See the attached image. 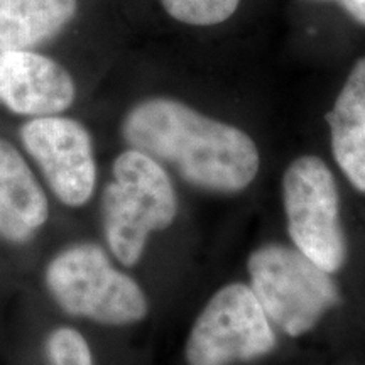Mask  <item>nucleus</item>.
Listing matches in <instances>:
<instances>
[{
  "mask_svg": "<svg viewBox=\"0 0 365 365\" xmlns=\"http://www.w3.org/2000/svg\"><path fill=\"white\" fill-rule=\"evenodd\" d=\"M250 287L274 328L289 339L308 335L340 303L331 274L301 250L266 244L247 259Z\"/></svg>",
  "mask_w": 365,
  "mask_h": 365,
  "instance_id": "4",
  "label": "nucleus"
},
{
  "mask_svg": "<svg viewBox=\"0 0 365 365\" xmlns=\"http://www.w3.org/2000/svg\"><path fill=\"white\" fill-rule=\"evenodd\" d=\"M43 287L70 322L100 330L139 327L150 313L145 289L102 242L76 240L58 249L43 269Z\"/></svg>",
  "mask_w": 365,
  "mask_h": 365,
  "instance_id": "2",
  "label": "nucleus"
},
{
  "mask_svg": "<svg viewBox=\"0 0 365 365\" xmlns=\"http://www.w3.org/2000/svg\"><path fill=\"white\" fill-rule=\"evenodd\" d=\"M171 19L195 27L218 26L230 19L240 0H159Z\"/></svg>",
  "mask_w": 365,
  "mask_h": 365,
  "instance_id": "13",
  "label": "nucleus"
},
{
  "mask_svg": "<svg viewBox=\"0 0 365 365\" xmlns=\"http://www.w3.org/2000/svg\"><path fill=\"white\" fill-rule=\"evenodd\" d=\"M7 365H134L107 336L65 322L44 327L38 335L9 346Z\"/></svg>",
  "mask_w": 365,
  "mask_h": 365,
  "instance_id": "10",
  "label": "nucleus"
},
{
  "mask_svg": "<svg viewBox=\"0 0 365 365\" xmlns=\"http://www.w3.org/2000/svg\"><path fill=\"white\" fill-rule=\"evenodd\" d=\"M51 222V195L19 145L0 135V242L26 247Z\"/></svg>",
  "mask_w": 365,
  "mask_h": 365,
  "instance_id": "9",
  "label": "nucleus"
},
{
  "mask_svg": "<svg viewBox=\"0 0 365 365\" xmlns=\"http://www.w3.org/2000/svg\"><path fill=\"white\" fill-rule=\"evenodd\" d=\"M98 198L102 244L129 271L143 261L150 237L168 230L180 212L170 170L134 148L113 158Z\"/></svg>",
  "mask_w": 365,
  "mask_h": 365,
  "instance_id": "3",
  "label": "nucleus"
},
{
  "mask_svg": "<svg viewBox=\"0 0 365 365\" xmlns=\"http://www.w3.org/2000/svg\"><path fill=\"white\" fill-rule=\"evenodd\" d=\"M335 163L360 193H365V56L355 61L327 113Z\"/></svg>",
  "mask_w": 365,
  "mask_h": 365,
  "instance_id": "11",
  "label": "nucleus"
},
{
  "mask_svg": "<svg viewBox=\"0 0 365 365\" xmlns=\"http://www.w3.org/2000/svg\"><path fill=\"white\" fill-rule=\"evenodd\" d=\"M318 2L336 4L350 19L365 27V0H318Z\"/></svg>",
  "mask_w": 365,
  "mask_h": 365,
  "instance_id": "14",
  "label": "nucleus"
},
{
  "mask_svg": "<svg viewBox=\"0 0 365 365\" xmlns=\"http://www.w3.org/2000/svg\"><path fill=\"white\" fill-rule=\"evenodd\" d=\"M78 97L70 70L34 49L0 51V105L24 118L66 113Z\"/></svg>",
  "mask_w": 365,
  "mask_h": 365,
  "instance_id": "8",
  "label": "nucleus"
},
{
  "mask_svg": "<svg viewBox=\"0 0 365 365\" xmlns=\"http://www.w3.org/2000/svg\"><path fill=\"white\" fill-rule=\"evenodd\" d=\"M127 148L149 154L182 181L208 193L247 190L261 168L257 144L247 132L171 97L135 102L120 122Z\"/></svg>",
  "mask_w": 365,
  "mask_h": 365,
  "instance_id": "1",
  "label": "nucleus"
},
{
  "mask_svg": "<svg viewBox=\"0 0 365 365\" xmlns=\"http://www.w3.org/2000/svg\"><path fill=\"white\" fill-rule=\"evenodd\" d=\"M78 14V0H0V51L36 49Z\"/></svg>",
  "mask_w": 365,
  "mask_h": 365,
  "instance_id": "12",
  "label": "nucleus"
},
{
  "mask_svg": "<svg viewBox=\"0 0 365 365\" xmlns=\"http://www.w3.org/2000/svg\"><path fill=\"white\" fill-rule=\"evenodd\" d=\"M282 205L293 245L330 274L346 261L340 193L330 166L318 156L296 158L282 175Z\"/></svg>",
  "mask_w": 365,
  "mask_h": 365,
  "instance_id": "6",
  "label": "nucleus"
},
{
  "mask_svg": "<svg viewBox=\"0 0 365 365\" xmlns=\"http://www.w3.org/2000/svg\"><path fill=\"white\" fill-rule=\"evenodd\" d=\"M277 335L250 284L215 291L191 323L182 365H249L271 355Z\"/></svg>",
  "mask_w": 365,
  "mask_h": 365,
  "instance_id": "5",
  "label": "nucleus"
},
{
  "mask_svg": "<svg viewBox=\"0 0 365 365\" xmlns=\"http://www.w3.org/2000/svg\"><path fill=\"white\" fill-rule=\"evenodd\" d=\"M19 143L54 202L68 210L93 202L100 171L93 135L83 122L66 113L26 118Z\"/></svg>",
  "mask_w": 365,
  "mask_h": 365,
  "instance_id": "7",
  "label": "nucleus"
}]
</instances>
